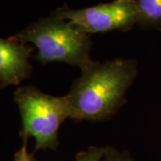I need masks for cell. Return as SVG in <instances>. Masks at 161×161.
<instances>
[{
  "mask_svg": "<svg viewBox=\"0 0 161 161\" xmlns=\"http://www.w3.org/2000/svg\"><path fill=\"white\" fill-rule=\"evenodd\" d=\"M138 75L135 59L94 61L64 95L71 119L92 122L109 119L126 103L125 94Z\"/></svg>",
  "mask_w": 161,
  "mask_h": 161,
  "instance_id": "cell-1",
  "label": "cell"
},
{
  "mask_svg": "<svg viewBox=\"0 0 161 161\" xmlns=\"http://www.w3.org/2000/svg\"><path fill=\"white\" fill-rule=\"evenodd\" d=\"M37 49L33 59L41 64L60 62L77 66L80 71L93 64L90 53V34L69 21L52 14L40 18L15 35Z\"/></svg>",
  "mask_w": 161,
  "mask_h": 161,
  "instance_id": "cell-2",
  "label": "cell"
},
{
  "mask_svg": "<svg viewBox=\"0 0 161 161\" xmlns=\"http://www.w3.org/2000/svg\"><path fill=\"white\" fill-rule=\"evenodd\" d=\"M14 101L21 115L19 134L23 142L34 139V152L57 150L60 126L70 117L65 96H52L33 85H26L14 92Z\"/></svg>",
  "mask_w": 161,
  "mask_h": 161,
  "instance_id": "cell-3",
  "label": "cell"
},
{
  "mask_svg": "<svg viewBox=\"0 0 161 161\" xmlns=\"http://www.w3.org/2000/svg\"><path fill=\"white\" fill-rule=\"evenodd\" d=\"M53 14L69 21L88 34L112 31H127L137 24V2L114 0L82 9H70L64 6Z\"/></svg>",
  "mask_w": 161,
  "mask_h": 161,
  "instance_id": "cell-4",
  "label": "cell"
},
{
  "mask_svg": "<svg viewBox=\"0 0 161 161\" xmlns=\"http://www.w3.org/2000/svg\"><path fill=\"white\" fill-rule=\"evenodd\" d=\"M34 47L12 36L0 38V88L17 86L32 74L30 63Z\"/></svg>",
  "mask_w": 161,
  "mask_h": 161,
  "instance_id": "cell-5",
  "label": "cell"
},
{
  "mask_svg": "<svg viewBox=\"0 0 161 161\" xmlns=\"http://www.w3.org/2000/svg\"><path fill=\"white\" fill-rule=\"evenodd\" d=\"M137 24L161 31V0H136Z\"/></svg>",
  "mask_w": 161,
  "mask_h": 161,
  "instance_id": "cell-6",
  "label": "cell"
},
{
  "mask_svg": "<svg viewBox=\"0 0 161 161\" xmlns=\"http://www.w3.org/2000/svg\"><path fill=\"white\" fill-rule=\"evenodd\" d=\"M108 150V146L106 147H96L92 146L86 150L80 151L76 155L75 161H102L105 154Z\"/></svg>",
  "mask_w": 161,
  "mask_h": 161,
  "instance_id": "cell-7",
  "label": "cell"
},
{
  "mask_svg": "<svg viewBox=\"0 0 161 161\" xmlns=\"http://www.w3.org/2000/svg\"><path fill=\"white\" fill-rule=\"evenodd\" d=\"M102 161H134L126 151H119L108 146V150Z\"/></svg>",
  "mask_w": 161,
  "mask_h": 161,
  "instance_id": "cell-8",
  "label": "cell"
},
{
  "mask_svg": "<svg viewBox=\"0 0 161 161\" xmlns=\"http://www.w3.org/2000/svg\"><path fill=\"white\" fill-rule=\"evenodd\" d=\"M14 161H36L33 158V155L30 154L27 149V142H23L21 148L14 153Z\"/></svg>",
  "mask_w": 161,
  "mask_h": 161,
  "instance_id": "cell-9",
  "label": "cell"
}]
</instances>
